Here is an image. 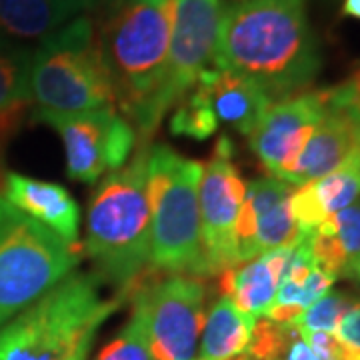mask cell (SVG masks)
I'll list each match as a JSON object with an SVG mask.
<instances>
[{"label": "cell", "mask_w": 360, "mask_h": 360, "mask_svg": "<svg viewBox=\"0 0 360 360\" xmlns=\"http://www.w3.org/2000/svg\"><path fill=\"white\" fill-rule=\"evenodd\" d=\"M174 0H106L96 42L115 106L139 130L167 65Z\"/></svg>", "instance_id": "cell-3"}, {"label": "cell", "mask_w": 360, "mask_h": 360, "mask_svg": "<svg viewBox=\"0 0 360 360\" xmlns=\"http://www.w3.org/2000/svg\"><path fill=\"white\" fill-rule=\"evenodd\" d=\"M30 96L37 110L49 112L115 106L112 82L90 16L80 14L40 40L30 56Z\"/></svg>", "instance_id": "cell-5"}, {"label": "cell", "mask_w": 360, "mask_h": 360, "mask_svg": "<svg viewBox=\"0 0 360 360\" xmlns=\"http://www.w3.org/2000/svg\"><path fill=\"white\" fill-rule=\"evenodd\" d=\"M92 6L89 0H0V32L8 40H42Z\"/></svg>", "instance_id": "cell-19"}, {"label": "cell", "mask_w": 360, "mask_h": 360, "mask_svg": "<svg viewBox=\"0 0 360 360\" xmlns=\"http://www.w3.org/2000/svg\"><path fill=\"white\" fill-rule=\"evenodd\" d=\"M354 304H359V300L350 296L340 295V292H326L316 302H312L309 309H304L295 326L300 330V335H307V333H333L335 335L342 316Z\"/></svg>", "instance_id": "cell-24"}, {"label": "cell", "mask_w": 360, "mask_h": 360, "mask_svg": "<svg viewBox=\"0 0 360 360\" xmlns=\"http://www.w3.org/2000/svg\"><path fill=\"white\" fill-rule=\"evenodd\" d=\"M292 186L281 179H260L246 184V200L252 206L257 220L255 246L257 255H264L276 248L292 246L304 238L290 212Z\"/></svg>", "instance_id": "cell-18"}, {"label": "cell", "mask_w": 360, "mask_h": 360, "mask_svg": "<svg viewBox=\"0 0 360 360\" xmlns=\"http://www.w3.org/2000/svg\"><path fill=\"white\" fill-rule=\"evenodd\" d=\"M30 56L32 52L13 46L0 51V115L30 96Z\"/></svg>", "instance_id": "cell-22"}, {"label": "cell", "mask_w": 360, "mask_h": 360, "mask_svg": "<svg viewBox=\"0 0 360 360\" xmlns=\"http://www.w3.org/2000/svg\"><path fill=\"white\" fill-rule=\"evenodd\" d=\"M335 335L338 336L342 342H347L348 347L360 350V302L359 304H354V307L342 316V321L338 324Z\"/></svg>", "instance_id": "cell-27"}, {"label": "cell", "mask_w": 360, "mask_h": 360, "mask_svg": "<svg viewBox=\"0 0 360 360\" xmlns=\"http://www.w3.org/2000/svg\"><path fill=\"white\" fill-rule=\"evenodd\" d=\"M219 129L217 115L210 106L208 94L202 84H194L193 92H188L180 101L176 112L170 120V132L180 136H191L196 141L210 139Z\"/></svg>", "instance_id": "cell-21"}, {"label": "cell", "mask_w": 360, "mask_h": 360, "mask_svg": "<svg viewBox=\"0 0 360 360\" xmlns=\"http://www.w3.org/2000/svg\"><path fill=\"white\" fill-rule=\"evenodd\" d=\"M148 144L130 160L101 179L86 212L82 250L94 262L96 276L129 290L150 264Z\"/></svg>", "instance_id": "cell-2"}, {"label": "cell", "mask_w": 360, "mask_h": 360, "mask_svg": "<svg viewBox=\"0 0 360 360\" xmlns=\"http://www.w3.org/2000/svg\"><path fill=\"white\" fill-rule=\"evenodd\" d=\"M214 66L250 78L272 101L309 89L322 58L307 0H236L222 8Z\"/></svg>", "instance_id": "cell-1"}, {"label": "cell", "mask_w": 360, "mask_h": 360, "mask_svg": "<svg viewBox=\"0 0 360 360\" xmlns=\"http://www.w3.org/2000/svg\"><path fill=\"white\" fill-rule=\"evenodd\" d=\"M255 322L257 319L236 309L229 296H220L205 321L200 360H229L245 352Z\"/></svg>", "instance_id": "cell-20"}, {"label": "cell", "mask_w": 360, "mask_h": 360, "mask_svg": "<svg viewBox=\"0 0 360 360\" xmlns=\"http://www.w3.org/2000/svg\"><path fill=\"white\" fill-rule=\"evenodd\" d=\"M0 198L51 229L66 245L82 248L78 243L80 208L65 186L30 179L18 172H2Z\"/></svg>", "instance_id": "cell-13"}, {"label": "cell", "mask_w": 360, "mask_h": 360, "mask_svg": "<svg viewBox=\"0 0 360 360\" xmlns=\"http://www.w3.org/2000/svg\"><path fill=\"white\" fill-rule=\"evenodd\" d=\"M90 4H96V0H89Z\"/></svg>", "instance_id": "cell-32"}, {"label": "cell", "mask_w": 360, "mask_h": 360, "mask_svg": "<svg viewBox=\"0 0 360 360\" xmlns=\"http://www.w3.org/2000/svg\"><path fill=\"white\" fill-rule=\"evenodd\" d=\"M356 278H360V266H359V270H356Z\"/></svg>", "instance_id": "cell-31"}, {"label": "cell", "mask_w": 360, "mask_h": 360, "mask_svg": "<svg viewBox=\"0 0 360 360\" xmlns=\"http://www.w3.org/2000/svg\"><path fill=\"white\" fill-rule=\"evenodd\" d=\"M342 14H347L350 18H359L360 20V0H345Z\"/></svg>", "instance_id": "cell-29"}, {"label": "cell", "mask_w": 360, "mask_h": 360, "mask_svg": "<svg viewBox=\"0 0 360 360\" xmlns=\"http://www.w3.org/2000/svg\"><path fill=\"white\" fill-rule=\"evenodd\" d=\"M330 103V90L300 92L270 104L248 144L274 179H286Z\"/></svg>", "instance_id": "cell-12"}, {"label": "cell", "mask_w": 360, "mask_h": 360, "mask_svg": "<svg viewBox=\"0 0 360 360\" xmlns=\"http://www.w3.org/2000/svg\"><path fill=\"white\" fill-rule=\"evenodd\" d=\"M96 360H150L141 310L132 307L130 321L122 326L115 340L101 350Z\"/></svg>", "instance_id": "cell-25"}, {"label": "cell", "mask_w": 360, "mask_h": 360, "mask_svg": "<svg viewBox=\"0 0 360 360\" xmlns=\"http://www.w3.org/2000/svg\"><path fill=\"white\" fill-rule=\"evenodd\" d=\"M80 250L0 198V326L75 272Z\"/></svg>", "instance_id": "cell-7"}, {"label": "cell", "mask_w": 360, "mask_h": 360, "mask_svg": "<svg viewBox=\"0 0 360 360\" xmlns=\"http://www.w3.org/2000/svg\"><path fill=\"white\" fill-rule=\"evenodd\" d=\"M220 18V0H174L165 72L136 130L141 144H148L168 110L194 89L205 70L212 68Z\"/></svg>", "instance_id": "cell-8"}, {"label": "cell", "mask_w": 360, "mask_h": 360, "mask_svg": "<svg viewBox=\"0 0 360 360\" xmlns=\"http://www.w3.org/2000/svg\"><path fill=\"white\" fill-rule=\"evenodd\" d=\"M14 42L13 40H8L2 32H0V51H8V49H13Z\"/></svg>", "instance_id": "cell-30"}, {"label": "cell", "mask_w": 360, "mask_h": 360, "mask_svg": "<svg viewBox=\"0 0 360 360\" xmlns=\"http://www.w3.org/2000/svg\"><path fill=\"white\" fill-rule=\"evenodd\" d=\"M132 307L141 310L150 360H196L205 328V284L186 276L158 283L136 278Z\"/></svg>", "instance_id": "cell-9"}, {"label": "cell", "mask_w": 360, "mask_h": 360, "mask_svg": "<svg viewBox=\"0 0 360 360\" xmlns=\"http://www.w3.org/2000/svg\"><path fill=\"white\" fill-rule=\"evenodd\" d=\"M200 162L167 144L148 150L150 266L165 272H200Z\"/></svg>", "instance_id": "cell-6"}, {"label": "cell", "mask_w": 360, "mask_h": 360, "mask_svg": "<svg viewBox=\"0 0 360 360\" xmlns=\"http://www.w3.org/2000/svg\"><path fill=\"white\" fill-rule=\"evenodd\" d=\"M32 118L60 134L66 174L78 182L92 184L124 167L136 146V130L115 106L78 112L32 108Z\"/></svg>", "instance_id": "cell-10"}, {"label": "cell", "mask_w": 360, "mask_h": 360, "mask_svg": "<svg viewBox=\"0 0 360 360\" xmlns=\"http://www.w3.org/2000/svg\"><path fill=\"white\" fill-rule=\"evenodd\" d=\"M122 302L98 292V276L70 272L0 326V360H86L103 322Z\"/></svg>", "instance_id": "cell-4"}, {"label": "cell", "mask_w": 360, "mask_h": 360, "mask_svg": "<svg viewBox=\"0 0 360 360\" xmlns=\"http://www.w3.org/2000/svg\"><path fill=\"white\" fill-rule=\"evenodd\" d=\"M196 84H202L206 89L217 120L246 136L274 103L257 82L226 68H208Z\"/></svg>", "instance_id": "cell-17"}, {"label": "cell", "mask_w": 360, "mask_h": 360, "mask_svg": "<svg viewBox=\"0 0 360 360\" xmlns=\"http://www.w3.org/2000/svg\"><path fill=\"white\" fill-rule=\"evenodd\" d=\"M330 94H333V101L336 104L350 110V115L360 122V72H356L345 84L330 89Z\"/></svg>", "instance_id": "cell-26"}, {"label": "cell", "mask_w": 360, "mask_h": 360, "mask_svg": "<svg viewBox=\"0 0 360 360\" xmlns=\"http://www.w3.org/2000/svg\"><path fill=\"white\" fill-rule=\"evenodd\" d=\"M316 232L335 238L338 248L348 262V276H356L360 266V202H352L347 208L330 214L316 229Z\"/></svg>", "instance_id": "cell-23"}, {"label": "cell", "mask_w": 360, "mask_h": 360, "mask_svg": "<svg viewBox=\"0 0 360 360\" xmlns=\"http://www.w3.org/2000/svg\"><path fill=\"white\" fill-rule=\"evenodd\" d=\"M360 196V144L322 179L292 188L290 212L302 232H312Z\"/></svg>", "instance_id": "cell-15"}, {"label": "cell", "mask_w": 360, "mask_h": 360, "mask_svg": "<svg viewBox=\"0 0 360 360\" xmlns=\"http://www.w3.org/2000/svg\"><path fill=\"white\" fill-rule=\"evenodd\" d=\"M246 182L232 162V142L220 136L208 165L202 167L198 208H200V272L198 276L222 274L240 266L234 226L245 202Z\"/></svg>", "instance_id": "cell-11"}, {"label": "cell", "mask_w": 360, "mask_h": 360, "mask_svg": "<svg viewBox=\"0 0 360 360\" xmlns=\"http://www.w3.org/2000/svg\"><path fill=\"white\" fill-rule=\"evenodd\" d=\"M286 360H316V354L312 352V348L309 347V342L302 338V335H298L292 340V345L286 352Z\"/></svg>", "instance_id": "cell-28"}, {"label": "cell", "mask_w": 360, "mask_h": 360, "mask_svg": "<svg viewBox=\"0 0 360 360\" xmlns=\"http://www.w3.org/2000/svg\"><path fill=\"white\" fill-rule=\"evenodd\" d=\"M360 144V122L330 94L326 112L319 120L312 136L300 153L284 182L300 186L333 172Z\"/></svg>", "instance_id": "cell-14"}, {"label": "cell", "mask_w": 360, "mask_h": 360, "mask_svg": "<svg viewBox=\"0 0 360 360\" xmlns=\"http://www.w3.org/2000/svg\"><path fill=\"white\" fill-rule=\"evenodd\" d=\"M295 246L270 250L236 269L224 270L220 274L222 296H229L234 307L248 316L260 319L276 298Z\"/></svg>", "instance_id": "cell-16"}]
</instances>
